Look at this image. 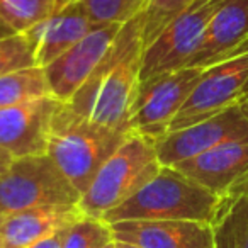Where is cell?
Masks as SVG:
<instances>
[{
  "mask_svg": "<svg viewBox=\"0 0 248 248\" xmlns=\"http://www.w3.org/2000/svg\"><path fill=\"white\" fill-rule=\"evenodd\" d=\"M145 14L123 24L116 41L70 102L75 112L116 131L131 133V116L140 87Z\"/></svg>",
  "mask_w": 248,
  "mask_h": 248,
  "instance_id": "6da1fadb",
  "label": "cell"
},
{
  "mask_svg": "<svg viewBox=\"0 0 248 248\" xmlns=\"http://www.w3.org/2000/svg\"><path fill=\"white\" fill-rule=\"evenodd\" d=\"M223 214V201L209 189L194 182L175 167H162L150 182L102 219L119 221H201L216 224Z\"/></svg>",
  "mask_w": 248,
  "mask_h": 248,
  "instance_id": "7a4b0ae2",
  "label": "cell"
},
{
  "mask_svg": "<svg viewBox=\"0 0 248 248\" xmlns=\"http://www.w3.org/2000/svg\"><path fill=\"white\" fill-rule=\"evenodd\" d=\"M133 133L92 123L63 102L53 117L46 155L83 194L100 167Z\"/></svg>",
  "mask_w": 248,
  "mask_h": 248,
  "instance_id": "3957f363",
  "label": "cell"
},
{
  "mask_svg": "<svg viewBox=\"0 0 248 248\" xmlns=\"http://www.w3.org/2000/svg\"><path fill=\"white\" fill-rule=\"evenodd\" d=\"M155 141L133 133L100 167L89 189L80 197L85 216L99 217L136 194L162 169Z\"/></svg>",
  "mask_w": 248,
  "mask_h": 248,
  "instance_id": "277c9868",
  "label": "cell"
},
{
  "mask_svg": "<svg viewBox=\"0 0 248 248\" xmlns=\"http://www.w3.org/2000/svg\"><path fill=\"white\" fill-rule=\"evenodd\" d=\"M82 194L48 155L14 158L0 177V214L38 206H75Z\"/></svg>",
  "mask_w": 248,
  "mask_h": 248,
  "instance_id": "5b68a950",
  "label": "cell"
},
{
  "mask_svg": "<svg viewBox=\"0 0 248 248\" xmlns=\"http://www.w3.org/2000/svg\"><path fill=\"white\" fill-rule=\"evenodd\" d=\"M247 97L248 51L202 70V75L184 102L182 109L173 117L169 133L189 128L240 106Z\"/></svg>",
  "mask_w": 248,
  "mask_h": 248,
  "instance_id": "8992f818",
  "label": "cell"
},
{
  "mask_svg": "<svg viewBox=\"0 0 248 248\" xmlns=\"http://www.w3.org/2000/svg\"><path fill=\"white\" fill-rule=\"evenodd\" d=\"M223 0H196L143 48L140 80L189 66L207 24Z\"/></svg>",
  "mask_w": 248,
  "mask_h": 248,
  "instance_id": "52a82bcc",
  "label": "cell"
},
{
  "mask_svg": "<svg viewBox=\"0 0 248 248\" xmlns=\"http://www.w3.org/2000/svg\"><path fill=\"white\" fill-rule=\"evenodd\" d=\"M202 70L189 66L140 82L131 116L133 131L152 141L165 136Z\"/></svg>",
  "mask_w": 248,
  "mask_h": 248,
  "instance_id": "ba28073f",
  "label": "cell"
},
{
  "mask_svg": "<svg viewBox=\"0 0 248 248\" xmlns=\"http://www.w3.org/2000/svg\"><path fill=\"white\" fill-rule=\"evenodd\" d=\"M173 167L221 197L223 213L234 201L248 197V141L224 143Z\"/></svg>",
  "mask_w": 248,
  "mask_h": 248,
  "instance_id": "9c48e42d",
  "label": "cell"
},
{
  "mask_svg": "<svg viewBox=\"0 0 248 248\" xmlns=\"http://www.w3.org/2000/svg\"><path fill=\"white\" fill-rule=\"evenodd\" d=\"M231 141H248V119L240 110V106L189 128L167 133L155 141V150L163 167H173Z\"/></svg>",
  "mask_w": 248,
  "mask_h": 248,
  "instance_id": "30bf717a",
  "label": "cell"
},
{
  "mask_svg": "<svg viewBox=\"0 0 248 248\" xmlns=\"http://www.w3.org/2000/svg\"><path fill=\"white\" fill-rule=\"evenodd\" d=\"M123 24H95L92 31L83 36L77 45L60 58L45 66L51 93L62 102H70L77 90L87 82L100 60L107 55L116 41Z\"/></svg>",
  "mask_w": 248,
  "mask_h": 248,
  "instance_id": "8fae6325",
  "label": "cell"
},
{
  "mask_svg": "<svg viewBox=\"0 0 248 248\" xmlns=\"http://www.w3.org/2000/svg\"><path fill=\"white\" fill-rule=\"evenodd\" d=\"M62 104L46 95L0 109V146L14 158L46 155L53 117Z\"/></svg>",
  "mask_w": 248,
  "mask_h": 248,
  "instance_id": "7c38bea8",
  "label": "cell"
},
{
  "mask_svg": "<svg viewBox=\"0 0 248 248\" xmlns=\"http://www.w3.org/2000/svg\"><path fill=\"white\" fill-rule=\"evenodd\" d=\"M247 51L248 0H223L207 24L189 66L207 68Z\"/></svg>",
  "mask_w": 248,
  "mask_h": 248,
  "instance_id": "4fadbf2b",
  "label": "cell"
},
{
  "mask_svg": "<svg viewBox=\"0 0 248 248\" xmlns=\"http://www.w3.org/2000/svg\"><path fill=\"white\" fill-rule=\"evenodd\" d=\"M110 230L114 240L143 248H216L214 226L201 221H119Z\"/></svg>",
  "mask_w": 248,
  "mask_h": 248,
  "instance_id": "5bb4252c",
  "label": "cell"
},
{
  "mask_svg": "<svg viewBox=\"0 0 248 248\" xmlns=\"http://www.w3.org/2000/svg\"><path fill=\"white\" fill-rule=\"evenodd\" d=\"M85 216L75 206H38L4 216L0 226L2 248H29L38 241L72 226Z\"/></svg>",
  "mask_w": 248,
  "mask_h": 248,
  "instance_id": "9a60e30c",
  "label": "cell"
},
{
  "mask_svg": "<svg viewBox=\"0 0 248 248\" xmlns=\"http://www.w3.org/2000/svg\"><path fill=\"white\" fill-rule=\"evenodd\" d=\"M93 26L95 24L89 17L85 7L80 2H75L49 16L24 34L34 48L38 66L45 68L89 34Z\"/></svg>",
  "mask_w": 248,
  "mask_h": 248,
  "instance_id": "2e32d148",
  "label": "cell"
},
{
  "mask_svg": "<svg viewBox=\"0 0 248 248\" xmlns=\"http://www.w3.org/2000/svg\"><path fill=\"white\" fill-rule=\"evenodd\" d=\"M53 95L45 68L29 66L0 77V109Z\"/></svg>",
  "mask_w": 248,
  "mask_h": 248,
  "instance_id": "e0dca14e",
  "label": "cell"
},
{
  "mask_svg": "<svg viewBox=\"0 0 248 248\" xmlns=\"http://www.w3.org/2000/svg\"><path fill=\"white\" fill-rule=\"evenodd\" d=\"M55 14V0H0V21L14 34H24Z\"/></svg>",
  "mask_w": 248,
  "mask_h": 248,
  "instance_id": "ac0fdd59",
  "label": "cell"
},
{
  "mask_svg": "<svg viewBox=\"0 0 248 248\" xmlns=\"http://www.w3.org/2000/svg\"><path fill=\"white\" fill-rule=\"evenodd\" d=\"M216 248H248V197L234 201L214 224Z\"/></svg>",
  "mask_w": 248,
  "mask_h": 248,
  "instance_id": "d6986e66",
  "label": "cell"
},
{
  "mask_svg": "<svg viewBox=\"0 0 248 248\" xmlns=\"http://www.w3.org/2000/svg\"><path fill=\"white\" fill-rule=\"evenodd\" d=\"M196 0H146L143 14V45L148 46L177 16L190 7Z\"/></svg>",
  "mask_w": 248,
  "mask_h": 248,
  "instance_id": "ffe728a7",
  "label": "cell"
},
{
  "mask_svg": "<svg viewBox=\"0 0 248 248\" xmlns=\"http://www.w3.org/2000/svg\"><path fill=\"white\" fill-rule=\"evenodd\" d=\"M93 24H126L143 12L146 0H78Z\"/></svg>",
  "mask_w": 248,
  "mask_h": 248,
  "instance_id": "44dd1931",
  "label": "cell"
},
{
  "mask_svg": "<svg viewBox=\"0 0 248 248\" xmlns=\"http://www.w3.org/2000/svg\"><path fill=\"white\" fill-rule=\"evenodd\" d=\"M114 241L110 224L99 217L83 216L70 226L63 248H104Z\"/></svg>",
  "mask_w": 248,
  "mask_h": 248,
  "instance_id": "7402d4cb",
  "label": "cell"
},
{
  "mask_svg": "<svg viewBox=\"0 0 248 248\" xmlns=\"http://www.w3.org/2000/svg\"><path fill=\"white\" fill-rule=\"evenodd\" d=\"M29 66H38L34 48L26 34H11L0 39V77Z\"/></svg>",
  "mask_w": 248,
  "mask_h": 248,
  "instance_id": "603a6c76",
  "label": "cell"
},
{
  "mask_svg": "<svg viewBox=\"0 0 248 248\" xmlns=\"http://www.w3.org/2000/svg\"><path fill=\"white\" fill-rule=\"evenodd\" d=\"M68 230H70V226L63 228V230L56 231L55 234H51V236L38 241V243L32 245V247H29V248H63V243H65V238H66Z\"/></svg>",
  "mask_w": 248,
  "mask_h": 248,
  "instance_id": "cb8c5ba5",
  "label": "cell"
},
{
  "mask_svg": "<svg viewBox=\"0 0 248 248\" xmlns=\"http://www.w3.org/2000/svg\"><path fill=\"white\" fill-rule=\"evenodd\" d=\"M12 162H14V156H12L7 150H4L0 146V177L7 172L9 167L12 165Z\"/></svg>",
  "mask_w": 248,
  "mask_h": 248,
  "instance_id": "d4e9b609",
  "label": "cell"
},
{
  "mask_svg": "<svg viewBox=\"0 0 248 248\" xmlns=\"http://www.w3.org/2000/svg\"><path fill=\"white\" fill-rule=\"evenodd\" d=\"M75 2H78V0H55V14L63 11V9H66L68 5L75 4Z\"/></svg>",
  "mask_w": 248,
  "mask_h": 248,
  "instance_id": "484cf974",
  "label": "cell"
},
{
  "mask_svg": "<svg viewBox=\"0 0 248 248\" xmlns=\"http://www.w3.org/2000/svg\"><path fill=\"white\" fill-rule=\"evenodd\" d=\"M114 248H143L140 245L129 243V241H123V240H114Z\"/></svg>",
  "mask_w": 248,
  "mask_h": 248,
  "instance_id": "4316f807",
  "label": "cell"
},
{
  "mask_svg": "<svg viewBox=\"0 0 248 248\" xmlns=\"http://www.w3.org/2000/svg\"><path fill=\"white\" fill-rule=\"evenodd\" d=\"M11 34H14V32H12L11 29H9L7 26L4 24V22L0 21V39H2V38H7V36H11Z\"/></svg>",
  "mask_w": 248,
  "mask_h": 248,
  "instance_id": "83f0119b",
  "label": "cell"
},
{
  "mask_svg": "<svg viewBox=\"0 0 248 248\" xmlns=\"http://www.w3.org/2000/svg\"><path fill=\"white\" fill-rule=\"evenodd\" d=\"M240 110H241V112H243V116L248 119V97L243 100V102L240 104Z\"/></svg>",
  "mask_w": 248,
  "mask_h": 248,
  "instance_id": "f1b7e54d",
  "label": "cell"
},
{
  "mask_svg": "<svg viewBox=\"0 0 248 248\" xmlns=\"http://www.w3.org/2000/svg\"><path fill=\"white\" fill-rule=\"evenodd\" d=\"M104 248H114V241H112V243L107 245V247H104Z\"/></svg>",
  "mask_w": 248,
  "mask_h": 248,
  "instance_id": "f546056e",
  "label": "cell"
},
{
  "mask_svg": "<svg viewBox=\"0 0 248 248\" xmlns=\"http://www.w3.org/2000/svg\"><path fill=\"white\" fill-rule=\"evenodd\" d=\"M2 221H4V214H0V226H2Z\"/></svg>",
  "mask_w": 248,
  "mask_h": 248,
  "instance_id": "4dcf8cb0",
  "label": "cell"
},
{
  "mask_svg": "<svg viewBox=\"0 0 248 248\" xmlns=\"http://www.w3.org/2000/svg\"><path fill=\"white\" fill-rule=\"evenodd\" d=\"M0 248H2V245H0Z\"/></svg>",
  "mask_w": 248,
  "mask_h": 248,
  "instance_id": "1f68e13d",
  "label": "cell"
}]
</instances>
